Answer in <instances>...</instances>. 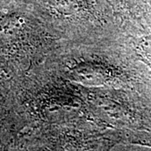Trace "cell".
I'll use <instances>...</instances> for the list:
<instances>
[{
	"label": "cell",
	"mask_w": 151,
	"mask_h": 151,
	"mask_svg": "<svg viewBox=\"0 0 151 151\" xmlns=\"http://www.w3.org/2000/svg\"><path fill=\"white\" fill-rule=\"evenodd\" d=\"M146 46H147V50H149V52L151 54V36L148 38V40L146 42Z\"/></svg>",
	"instance_id": "cell-2"
},
{
	"label": "cell",
	"mask_w": 151,
	"mask_h": 151,
	"mask_svg": "<svg viewBox=\"0 0 151 151\" xmlns=\"http://www.w3.org/2000/svg\"><path fill=\"white\" fill-rule=\"evenodd\" d=\"M50 5L59 13L70 15L79 9L78 0H49Z\"/></svg>",
	"instance_id": "cell-1"
}]
</instances>
